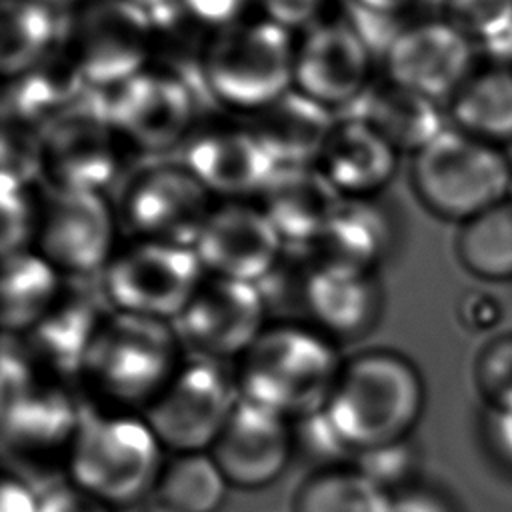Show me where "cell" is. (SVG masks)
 <instances>
[{
	"label": "cell",
	"mask_w": 512,
	"mask_h": 512,
	"mask_svg": "<svg viewBox=\"0 0 512 512\" xmlns=\"http://www.w3.org/2000/svg\"><path fill=\"white\" fill-rule=\"evenodd\" d=\"M424 402L426 388L416 364L396 350L370 348L344 360L324 412L356 456L406 440Z\"/></svg>",
	"instance_id": "obj_1"
},
{
	"label": "cell",
	"mask_w": 512,
	"mask_h": 512,
	"mask_svg": "<svg viewBox=\"0 0 512 512\" xmlns=\"http://www.w3.org/2000/svg\"><path fill=\"white\" fill-rule=\"evenodd\" d=\"M182 350L172 322L112 310L80 372L90 406L144 414L184 362Z\"/></svg>",
	"instance_id": "obj_2"
},
{
	"label": "cell",
	"mask_w": 512,
	"mask_h": 512,
	"mask_svg": "<svg viewBox=\"0 0 512 512\" xmlns=\"http://www.w3.org/2000/svg\"><path fill=\"white\" fill-rule=\"evenodd\" d=\"M342 364L336 340L310 322H274L238 358L240 398L294 422L326 406Z\"/></svg>",
	"instance_id": "obj_3"
},
{
	"label": "cell",
	"mask_w": 512,
	"mask_h": 512,
	"mask_svg": "<svg viewBox=\"0 0 512 512\" xmlns=\"http://www.w3.org/2000/svg\"><path fill=\"white\" fill-rule=\"evenodd\" d=\"M164 446L136 412L82 406L64 478L110 508H126L156 490Z\"/></svg>",
	"instance_id": "obj_4"
},
{
	"label": "cell",
	"mask_w": 512,
	"mask_h": 512,
	"mask_svg": "<svg viewBox=\"0 0 512 512\" xmlns=\"http://www.w3.org/2000/svg\"><path fill=\"white\" fill-rule=\"evenodd\" d=\"M296 36L252 12L212 30L204 56L208 100L246 116L294 88Z\"/></svg>",
	"instance_id": "obj_5"
},
{
	"label": "cell",
	"mask_w": 512,
	"mask_h": 512,
	"mask_svg": "<svg viewBox=\"0 0 512 512\" xmlns=\"http://www.w3.org/2000/svg\"><path fill=\"white\" fill-rule=\"evenodd\" d=\"M410 184L428 212L462 224L512 196V158L506 148L448 126L412 154Z\"/></svg>",
	"instance_id": "obj_6"
},
{
	"label": "cell",
	"mask_w": 512,
	"mask_h": 512,
	"mask_svg": "<svg viewBox=\"0 0 512 512\" xmlns=\"http://www.w3.org/2000/svg\"><path fill=\"white\" fill-rule=\"evenodd\" d=\"M150 42V12L128 0H82L62 14L60 46L98 92L148 68Z\"/></svg>",
	"instance_id": "obj_7"
},
{
	"label": "cell",
	"mask_w": 512,
	"mask_h": 512,
	"mask_svg": "<svg viewBox=\"0 0 512 512\" xmlns=\"http://www.w3.org/2000/svg\"><path fill=\"white\" fill-rule=\"evenodd\" d=\"M204 278L192 246L132 238L118 246L100 284L114 310L174 322Z\"/></svg>",
	"instance_id": "obj_8"
},
{
	"label": "cell",
	"mask_w": 512,
	"mask_h": 512,
	"mask_svg": "<svg viewBox=\"0 0 512 512\" xmlns=\"http://www.w3.org/2000/svg\"><path fill=\"white\" fill-rule=\"evenodd\" d=\"M128 152L106 114L102 92L90 90L40 130V180L50 190L106 192Z\"/></svg>",
	"instance_id": "obj_9"
},
{
	"label": "cell",
	"mask_w": 512,
	"mask_h": 512,
	"mask_svg": "<svg viewBox=\"0 0 512 512\" xmlns=\"http://www.w3.org/2000/svg\"><path fill=\"white\" fill-rule=\"evenodd\" d=\"M238 400L236 370L222 360L190 354L142 416L164 450L208 452Z\"/></svg>",
	"instance_id": "obj_10"
},
{
	"label": "cell",
	"mask_w": 512,
	"mask_h": 512,
	"mask_svg": "<svg viewBox=\"0 0 512 512\" xmlns=\"http://www.w3.org/2000/svg\"><path fill=\"white\" fill-rule=\"evenodd\" d=\"M102 96L122 142L130 152L146 156L180 150L206 100L188 82L150 66Z\"/></svg>",
	"instance_id": "obj_11"
},
{
	"label": "cell",
	"mask_w": 512,
	"mask_h": 512,
	"mask_svg": "<svg viewBox=\"0 0 512 512\" xmlns=\"http://www.w3.org/2000/svg\"><path fill=\"white\" fill-rule=\"evenodd\" d=\"M118 224L106 192L46 188L32 248L66 280L98 278L118 250Z\"/></svg>",
	"instance_id": "obj_12"
},
{
	"label": "cell",
	"mask_w": 512,
	"mask_h": 512,
	"mask_svg": "<svg viewBox=\"0 0 512 512\" xmlns=\"http://www.w3.org/2000/svg\"><path fill=\"white\" fill-rule=\"evenodd\" d=\"M214 204L180 160H158L130 174L116 208L132 238L194 248Z\"/></svg>",
	"instance_id": "obj_13"
},
{
	"label": "cell",
	"mask_w": 512,
	"mask_h": 512,
	"mask_svg": "<svg viewBox=\"0 0 512 512\" xmlns=\"http://www.w3.org/2000/svg\"><path fill=\"white\" fill-rule=\"evenodd\" d=\"M478 62L476 42L442 12L400 26L382 52V74L446 104Z\"/></svg>",
	"instance_id": "obj_14"
},
{
	"label": "cell",
	"mask_w": 512,
	"mask_h": 512,
	"mask_svg": "<svg viewBox=\"0 0 512 512\" xmlns=\"http://www.w3.org/2000/svg\"><path fill=\"white\" fill-rule=\"evenodd\" d=\"M374 50L342 10L296 36L294 90L332 112L348 110L370 86Z\"/></svg>",
	"instance_id": "obj_15"
},
{
	"label": "cell",
	"mask_w": 512,
	"mask_h": 512,
	"mask_svg": "<svg viewBox=\"0 0 512 512\" xmlns=\"http://www.w3.org/2000/svg\"><path fill=\"white\" fill-rule=\"evenodd\" d=\"M178 160L216 200H256L278 168L238 114H202Z\"/></svg>",
	"instance_id": "obj_16"
},
{
	"label": "cell",
	"mask_w": 512,
	"mask_h": 512,
	"mask_svg": "<svg viewBox=\"0 0 512 512\" xmlns=\"http://www.w3.org/2000/svg\"><path fill=\"white\" fill-rule=\"evenodd\" d=\"M172 324L192 354L228 362L240 358L268 326V302L258 284L206 276Z\"/></svg>",
	"instance_id": "obj_17"
},
{
	"label": "cell",
	"mask_w": 512,
	"mask_h": 512,
	"mask_svg": "<svg viewBox=\"0 0 512 512\" xmlns=\"http://www.w3.org/2000/svg\"><path fill=\"white\" fill-rule=\"evenodd\" d=\"M4 448L18 466H24L28 482L32 474H48L60 466L66 474V460L76 436L82 406L56 380L38 378L30 388L2 398ZM56 482V480H54Z\"/></svg>",
	"instance_id": "obj_18"
},
{
	"label": "cell",
	"mask_w": 512,
	"mask_h": 512,
	"mask_svg": "<svg viewBox=\"0 0 512 512\" xmlns=\"http://www.w3.org/2000/svg\"><path fill=\"white\" fill-rule=\"evenodd\" d=\"M194 252L206 276L260 284L282 262L286 246L256 200H216Z\"/></svg>",
	"instance_id": "obj_19"
},
{
	"label": "cell",
	"mask_w": 512,
	"mask_h": 512,
	"mask_svg": "<svg viewBox=\"0 0 512 512\" xmlns=\"http://www.w3.org/2000/svg\"><path fill=\"white\" fill-rule=\"evenodd\" d=\"M112 310L100 276L66 280L56 304L24 334L22 348L38 372H46L50 380L80 378L88 350Z\"/></svg>",
	"instance_id": "obj_20"
},
{
	"label": "cell",
	"mask_w": 512,
	"mask_h": 512,
	"mask_svg": "<svg viewBox=\"0 0 512 512\" xmlns=\"http://www.w3.org/2000/svg\"><path fill=\"white\" fill-rule=\"evenodd\" d=\"M208 452L230 486L264 488L282 476L294 452L292 420L240 398Z\"/></svg>",
	"instance_id": "obj_21"
},
{
	"label": "cell",
	"mask_w": 512,
	"mask_h": 512,
	"mask_svg": "<svg viewBox=\"0 0 512 512\" xmlns=\"http://www.w3.org/2000/svg\"><path fill=\"white\" fill-rule=\"evenodd\" d=\"M302 252L308 254L300 286L308 322L334 340L366 334L382 310L376 272Z\"/></svg>",
	"instance_id": "obj_22"
},
{
	"label": "cell",
	"mask_w": 512,
	"mask_h": 512,
	"mask_svg": "<svg viewBox=\"0 0 512 512\" xmlns=\"http://www.w3.org/2000/svg\"><path fill=\"white\" fill-rule=\"evenodd\" d=\"M342 200L316 164L278 166L256 198L286 250H310Z\"/></svg>",
	"instance_id": "obj_23"
},
{
	"label": "cell",
	"mask_w": 512,
	"mask_h": 512,
	"mask_svg": "<svg viewBox=\"0 0 512 512\" xmlns=\"http://www.w3.org/2000/svg\"><path fill=\"white\" fill-rule=\"evenodd\" d=\"M400 152L366 120L340 114L316 166L344 198H376L398 172Z\"/></svg>",
	"instance_id": "obj_24"
},
{
	"label": "cell",
	"mask_w": 512,
	"mask_h": 512,
	"mask_svg": "<svg viewBox=\"0 0 512 512\" xmlns=\"http://www.w3.org/2000/svg\"><path fill=\"white\" fill-rule=\"evenodd\" d=\"M374 126L400 154H416L450 126L446 104L386 78H374L344 112Z\"/></svg>",
	"instance_id": "obj_25"
},
{
	"label": "cell",
	"mask_w": 512,
	"mask_h": 512,
	"mask_svg": "<svg viewBox=\"0 0 512 512\" xmlns=\"http://www.w3.org/2000/svg\"><path fill=\"white\" fill-rule=\"evenodd\" d=\"M242 118L276 166L316 164L336 122L330 108L294 88Z\"/></svg>",
	"instance_id": "obj_26"
},
{
	"label": "cell",
	"mask_w": 512,
	"mask_h": 512,
	"mask_svg": "<svg viewBox=\"0 0 512 512\" xmlns=\"http://www.w3.org/2000/svg\"><path fill=\"white\" fill-rule=\"evenodd\" d=\"M90 90L64 48L58 46L42 62L4 80L2 120L42 130Z\"/></svg>",
	"instance_id": "obj_27"
},
{
	"label": "cell",
	"mask_w": 512,
	"mask_h": 512,
	"mask_svg": "<svg viewBox=\"0 0 512 512\" xmlns=\"http://www.w3.org/2000/svg\"><path fill=\"white\" fill-rule=\"evenodd\" d=\"M394 238V220L376 198H344L308 252L324 260L376 270L390 254Z\"/></svg>",
	"instance_id": "obj_28"
},
{
	"label": "cell",
	"mask_w": 512,
	"mask_h": 512,
	"mask_svg": "<svg viewBox=\"0 0 512 512\" xmlns=\"http://www.w3.org/2000/svg\"><path fill=\"white\" fill-rule=\"evenodd\" d=\"M450 126L506 148L512 144V64L480 58L446 102Z\"/></svg>",
	"instance_id": "obj_29"
},
{
	"label": "cell",
	"mask_w": 512,
	"mask_h": 512,
	"mask_svg": "<svg viewBox=\"0 0 512 512\" xmlns=\"http://www.w3.org/2000/svg\"><path fill=\"white\" fill-rule=\"evenodd\" d=\"M66 278L34 248L4 254V328L16 336L30 332L56 304Z\"/></svg>",
	"instance_id": "obj_30"
},
{
	"label": "cell",
	"mask_w": 512,
	"mask_h": 512,
	"mask_svg": "<svg viewBox=\"0 0 512 512\" xmlns=\"http://www.w3.org/2000/svg\"><path fill=\"white\" fill-rule=\"evenodd\" d=\"M150 68L168 72L208 98L204 88V56L212 28L188 14L178 0L150 12Z\"/></svg>",
	"instance_id": "obj_31"
},
{
	"label": "cell",
	"mask_w": 512,
	"mask_h": 512,
	"mask_svg": "<svg viewBox=\"0 0 512 512\" xmlns=\"http://www.w3.org/2000/svg\"><path fill=\"white\" fill-rule=\"evenodd\" d=\"M62 38V12L38 0H2L0 64L12 78L50 56Z\"/></svg>",
	"instance_id": "obj_32"
},
{
	"label": "cell",
	"mask_w": 512,
	"mask_h": 512,
	"mask_svg": "<svg viewBox=\"0 0 512 512\" xmlns=\"http://www.w3.org/2000/svg\"><path fill=\"white\" fill-rule=\"evenodd\" d=\"M392 494L352 462L312 472L294 496V512H390Z\"/></svg>",
	"instance_id": "obj_33"
},
{
	"label": "cell",
	"mask_w": 512,
	"mask_h": 512,
	"mask_svg": "<svg viewBox=\"0 0 512 512\" xmlns=\"http://www.w3.org/2000/svg\"><path fill=\"white\" fill-rule=\"evenodd\" d=\"M460 264L484 280L512 278V198L460 224L456 234Z\"/></svg>",
	"instance_id": "obj_34"
},
{
	"label": "cell",
	"mask_w": 512,
	"mask_h": 512,
	"mask_svg": "<svg viewBox=\"0 0 512 512\" xmlns=\"http://www.w3.org/2000/svg\"><path fill=\"white\" fill-rule=\"evenodd\" d=\"M228 486L230 482L210 452H182L164 464L156 496L176 512H216Z\"/></svg>",
	"instance_id": "obj_35"
},
{
	"label": "cell",
	"mask_w": 512,
	"mask_h": 512,
	"mask_svg": "<svg viewBox=\"0 0 512 512\" xmlns=\"http://www.w3.org/2000/svg\"><path fill=\"white\" fill-rule=\"evenodd\" d=\"M442 12L476 42L480 58L512 64V0H444Z\"/></svg>",
	"instance_id": "obj_36"
},
{
	"label": "cell",
	"mask_w": 512,
	"mask_h": 512,
	"mask_svg": "<svg viewBox=\"0 0 512 512\" xmlns=\"http://www.w3.org/2000/svg\"><path fill=\"white\" fill-rule=\"evenodd\" d=\"M42 194L34 184L2 180V244L4 254L34 246Z\"/></svg>",
	"instance_id": "obj_37"
},
{
	"label": "cell",
	"mask_w": 512,
	"mask_h": 512,
	"mask_svg": "<svg viewBox=\"0 0 512 512\" xmlns=\"http://www.w3.org/2000/svg\"><path fill=\"white\" fill-rule=\"evenodd\" d=\"M352 464L380 488L396 494L398 490L414 484L418 452L414 444L406 438L362 450L354 456Z\"/></svg>",
	"instance_id": "obj_38"
},
{
	"label": "cell",
	"mask_w": 512,
	"mask_h": 512,
	"mask_svg": "<svg viewBox=\"0 0 512 512\" xmlns=\"http://www.w3.org/2000/svg\"><path fill=\"white\" fill-rule=\"evenodd\" d=\"M294 432V452L302 450L310 460L318 464V468L350 464L354 460V452L340 438L324 408L310 412L292 422Z\"/></svg>",
	"instance_id": "obj_39"
},
{
	"label": "cell",
	"mask_w": 512,
	"mask_h": 512,
	"mask_svg": "<svg viewBox=\"0 0 512 512\" xmlns=\"http://www.w3.org/2000/svg\"><path fill=\"white\" fill-rule=\"evenodd\" d=\"M474 378L490 410L512 406V334L490 340L478 352Z\"/></svg>",
	"instance_id": "obj_40"
},
{
	"label": "cell",
	"mask_w": 512,
	"mask_h": 512,
	"mask_svg": "<svg viewBox=\"0 0 512 512\" xmlns=\"http://www.w3.org/2000/svg\"><path fill=\"white\" fill-rule=\"evenodd\" d=\"M344 0H256L254 12L290 32L292 36L302 34L324 18L342 10Z\"/></svg>",
	"instance_id": "obj_41"
},
{
	"label": "cell",
	"mask_w": 512,
	"mask_h": 512,
	"mask_svg": "<svg viewBox=\"0 0 512 512\" xmlns=\"http://www.w3.org/2000/svg\"><path fill=\"white\" fill-rule=\"evenodd\" d=\"M40 512H114V508L64 478L40 492Z\"/></svg>",
	"instance_id": "obj_42"
},
{
	"label": "cell",
	"mask_w": 512,
	"mask_h": 512,
	"mask_svg": "<svg viewBox=\"0 0 512 512\" xmlns=\"http://www.w3.org/2000/svg\"><path fill=\"white\" fill-rule=\"evenodd\" d=\"M204 26L216 30L254 12L256 0H178Z\"/></svg>",
	"instance_id": "obj_43"
},
{
	"label": "cell",
	"mask_w": 512,
	"mask_h": 512,
	"mask_svg": "<svg viewBox=\"0 0 512 512\" xmlns=\"http://www.w3.org/2000/svg\"><path fill=\"white\" fill-rule=\"evenodd\" d=\"M390 512H456L452 502L436 488L426 484H410L392 494Z\"/></svg>",
	"instance_id": "obj_44"
},
{
	"label": "cell",
	"mask_w": 512,
	"mask_h": 512,
	"mask_svg": "<svg viewBox=\"0 0 512 512\" xmlns=\"http://www.w3.org/2000/svg\"><path fill=\"white\" fill-rule=\"evenodd\" d=\"M486 432L494 454L512 466V406L490 410Z\"/></svg>",
	"instance_id": "obj_45"
},
{
	"label": "cell",
	"mask_w": 512,
	"mask_h": 512,
	"mask_svg": "<svg viewBox=\"0 0 512 512\" xmlns=\"http://www.w3.org/2000/svg\"><path fill=\"white\" fill-rule=\"evenodd\" d=\"M2 512H40V494L30 482L12 474L2 484Z\"/></svg>",
	"instance_id": "obj_46"
},
{
	"label": "cell",
	"mask_w": 512,
	"mask_h": 512,
	"mask_svg": "<svg viewBox=\"0 0 512 512\" xmlns=\"http://www.w3.org/2000/svg\"><path fill=\"white\" fill-rule=\"evenodd\" d=\"M416 2L418 0H346V4L358 12L392 20H402Z\"/></svg>",
	"instance_id": "obj_47"
},
{
	"label": "cell",
	"mask_w": 512,
	"mask_h": 512,
	"mask_svg": "<svg viewBox=\"0 0 512 512\" xmlns=\"http://www.w3.org/2000/svg\"><path fill=\"white\" fill-rule=\"evenodd\" d=\"M496 310H498V304L492 298H486L482 294H472L464 300L462 320L466 322V326L486 328V326H492V322L496 320Z\"/></svg>",
	"instance_id": "obj_48"
},
{
	"label": "cell",
	"mask_w": 512,
	"mask_h": 512,
	"mask_svg": "<svg viewBox=\"0 0 512 512\" xmlns=\"http://www.w3.org/2000/svg\"><path fill=\"white\" fill-rule=\"evenodd\" d=\"M38 2H42V4H48L50 8H54V10H58V12H66V10H70V8H74L76 4H80L82 0H38Z\"/></svg>",
	"instance_id": "obj_49"
},
{
	"label": "cell",
	"mask_w": 512,
	"mask_h": 512,
	"mask_svg": "<svg viewBox=\"0 0 512 512\" xmlns=\"http://www.w3.org/2000/svg\"><path fill=\"white\" fill-rule=\"evenodd\" d=\"M128 2H132V4H136V6H140V8L148 10V12H152V10L162 8V6H166V4H170V2H174V0H128Z\"/></svg>",
	"instance_id": "obj_50"
},
{
	"label": "cell",
	"mask_w": 512,
	"mask_h": 512,
	"mask_svg": "<svg viewBox=\"0 0 512 512\" xmlns=\"http://www.w3.org/2000/svg\"><path fill=\"white\" fill-rule=\"evenodd\" d=\"M140 512H176V510H172L170 506H166V504H162V502H150V504H146Z\"/></svg>",
	"instance_id": "obj_51"
},
{
	"label": "cell",
	"mask_w": 512,
	"mask_h": 512,
	"mask_svg": "<svg viewBox=\"0 0 512 512\" xmlns=\"http://www.w3.org/2000/svg\"><path fill=\"white\" fill-rule=\"evenodd\" d=\"M510 198H512V196H510Z\"/></svg>",
	"instance_id": "obj_52"
}]
</instances>
